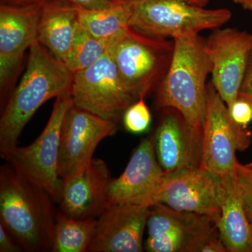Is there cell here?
Wrapping results in <instances>:
<instances>
[{"mask_svg":"<svg viewBox=\"0 0 252 252\" xmlns=\"http://www.w3.org/2000/svg\"><path fill=\"white\" fill-rule=\"evenodd\" d=\"M29 51L26 72L1 109V158L17 146L23 128L37 109L72 87L74 74L38 40L32 44Z\"/></svg>","mask_w":252,"mask_h":252,"instance_id":"obj_1","label":"cell"},{"mask_svg":"<svg viewBox=\"0 0 252 252\" xmlns=\"http://www.w3.org/2000/svg\"><path fill=\"white\" fill-rule=\"evenodd\" d=\"M54 203L9 163L0 167V223L24 251L52 250L58 213Z\"/></svg>","mask_w":252,"mask_h":252,"instance_id":"obj_2","label":"cell"},{"mask_svg":"<svg viewBox=\"0 0 252 252\" xmlns=\"http://www.w3.org/2000/svg\"><path fill=\"white\" fill-rule=\"evenodd\" d=\"M174 39L170 67L155 91L156 109H177L193 127L203 130L207 107V77L212 72L206 39L199 34Z\"/></svg>","mask_w":252,"mask_h":252,"instance_id":"obj_3","label":"cell"},{"mask_svg":"<svg viewBox=\"0 0 252 252\" xmlns=\"http://www.w3.org/2000/svg\"><path fill=\"white\" fill-rule=\"evenodd\" d=\"M174 46V39L131 26L111 46L121 79L136 98H145L157 90L170 67Z\"/></svg>","mask_w":252,"mask_h":252,"instance_id":"obj_4","label":"cell"},{"mask_svg":"<svg viewBox=\"0 0 252 252\" xmlns=\"http://www.w3.org/2000/svg\"><path fill=\"white\" fill-rule=\"evenodd\" d=\"M72 104L71 90L58 96L40 135L29 146H16L2 157L32 183L49 194L54 203L59 204L63 187L59 174L61 128L66 113Z\"/></svg>","mask_w":252,"mask_h":252,"instance_id":"obj_5","label":"cell"},{"mask_svg":"<svg viewBox=\"0 0 252 252\" xmlns=\"http://www.w3.org/2000/svg\"><path fill=\"white\" fill-rule=\"evenodd\" d=\"M231 16L230 10L205 9L185 0H135L130 26L151 35L175 39L221 27Z\"/></svg>","mask_w":252,"mask_h":252,"instance_id":"obj_6","label":"cell"},{"mask_svg":"<svg viewBox=\"0 0 252 252\" xmlns=\"http://www.w3.org/2000/svg\"><path fill=\"white\" fill-rule=\"evenodd\" d=\"M252 138V131L233 122L215 86L207 84L200 167L216 177L235 173L239 162L236 152L246 150Z\"/></svg>","mask_w":252,"mask_h":252,"instance_id":"obj_7","label":"cell"},{"mask_svg":"<svg viewBox=\"0 0 252 252\" xmlns=\"http://www.w3.org/2000/svg\"><path fill=\"white\" fill-rule=\"evenodd\" d=\"M71 94L76 107L116 123L138 100L124 86L111 47L91 67L74 74Z\"/></svg>","mask_w":252,"mask_h":252,"instance_id":"obj_8","label":"cell"},{"mask_svg":"<svg viewBox=\"0 0 252 252\" xmlns=\"http://www.w3.org/2000/svg\"><path fill=\"white\" fill-rule=\"evenodd\" d=\"M146 228L144 249L149 252H200L218 230L211 217L177 211L161 203L149 207Z\"/></svg>","mask_w":252,"mask_h":252,"instance_id":"obj_9","label":"cell"},{"mask_svg":"<svg viewBox=\"0 0 252 252\" xmlns=\"http://www.w3.org/2000/svg\"><path fill=\"white\" fill-rule=\"evenodd\" d=\"M117 123L98 117L72 104L63 120L59 174L63 182L72 179L94 159L101 141L114 135Z\"/></svg>","mask_w":252,"mask_h":252,"instance_id":"obj_10","label":"cell"},{"mask_svg":"<svg viewBox=\"0 0 252 252\" xmlns=\"http://www.w3.org/2000/svg\"><path fill=\"white\" fill-rule=\"evenodd\" d=\"M44 3L24 6L0 5L1 109L11 94L21 69L23 55L37 40L38 23Z\"/></svg>","mask_w":252,"mask_h":252,"instance_id":"obj_11","label":"cell"},{"mask_svg":"<svg viewBox=\"0 0 252 252\" xmlns=\"http://www.w3.org/2000/svg\"><path fill=\"white\" fill-rule=\"evenodd\" d=\"M212 84L227 107L238 98L252 51V34L235 28H217L206 39Z\"/></svg>","mask_w":252,"mask_h":252,"instance_id":"obj_12","label":"cell"},{"mask_svg":"<svg viewBox=\"0 0 252 252\" xmlns=\"http://www.w3.org/2000/svg\"><path fill=\"white\" fill-rule=\"evenodd\" d=\"M153 140L158 162L165 175L200 167L203 130L190 125L177 109H161Z\"/></svg>","mask_w":252,"mask_h":252,"instance_id":"obj_13","label":"cell"},{"mask_svg":"<svg viewBox=\"0 0 252 252\" xmlns=\"http://www.w3.org/2000/svg\"><path fill=\"white\" fill-rule=\"evenodd\" d=\"M164 172L154 150L153 135L141 141L124 172L112 179L108 190V206L135 204L151 207L161 185Z\"/></svg>","mask_w":252,"mask_h":252,"instance_id":"obj_14","label":"cell"},{"mask_svg":"<svg viewBox=\"0 0 252 252\" xmlns=\"http://www.w3.org/2000/svg\"><path fill=\"white\" fill-rule=\"evenodd\" d=\"M149 207L135 204L109 205L97 219L88 252H141Z\"/></svg>","mask_w":252,"mask_h":252,"instance_id":"obj_15","label":"cell"},{"mask_svg":"<svg viewBox=\"0 0 252 252\" xmlns=\"http://www.w3.org/2000/svg\"><path fill=\"white\" fill-rule=\"evenodd\" d=\"M156 203L163 204L177 211L207 215L218 221L220 210L217 177L201 167L165 175Z\"/></svg>","mask_w":252,"mask_h":252,"instance_id":"obj_16","label":"cell"},{"mask_svg":"<svg viewBox=\"0 0 252 252\" xmlns=\"http://www.w3.org/2000/svg\"><path fill=\"white\" fill-rule=\"evenodd\" d=\"M112 180L105 162L93 159L82 171L63 182L60 211L77 220H96L108 207Z\"/></svg>","mask_w":252,"mask_h":252,"instance_id":"obj_17","label":"cell"},{"mask_svg":"<svg viewBox=\"0 0 252 252\" xmlns=\"http://www.w3.org/2000/svg\"><path fill=\"white\" fill-rule=\"evenodd\" d=\"M216 177L220 238L228 252H252V226L244 210L237 171Z\"/></svg>","mask_w":252,"mask_h":252,"instance_id":"obj_18","label":"cell"},{"mask_svg":"<svg viewBox=\"0 0 252 252\" xmlns=\"http://www.w3.org/2000/svg\"><path fill=\"white\" fill-rule=\"evenodd\" d=\"M79 25L77 8L46 0L38 23L37 40L64 64Z\"/></svg>","mask_w":252,"mask_h":252,"instance_id":"obj_19","label":"cell"},{"mask_svg":"<svg viewBox=\"0 0 252 252\" xmlns=\"http://www.w3.org/2000/svg\"><path fill=\"white\" fill-rule=\"evenodd\" d=\"M135 0H116L99 10L78 9L81 27L103 40H116L130 27Z\"/></svg>","mask_w":252,"mask_h":252,"instance_id":"obj_20","label":"cell"},{"mask_svg":"<svg viewBox=\"0 0 252 252\" xmlns=\"http://www.w3.org/2000/svg\"><path fill=\"white\" fill-rule=\"evenodd\" d=\"M96 220H77L58 212L52 250L54 252H88L95 230Z\"/></svg>","mask_w":252,"mask_h":252,"instance_id":"obj_21","label":"cell"},{"mask_svg":"<svg viewBox=\"0 0 252 252\" xmlns=\"http://www.w3.org/2000/svg\"><path fill=\"white\" fill-rule=\"evenodd\" d=\"M119 39L116 40L97 39L79 25L64 64L73 74L81 72L97 62Z\"/></svg>","mask_w":252,"mask_h":252,"instance_id":"obj_22","label":"cell"},{"mask_svg":"<svg viewBox=\"0 0 252 252\" xmlns=\"http://www.w3.org/2000/svg\"><path fill=\"white\" fill-rule=\"evenodd\" d=\"M152 121V114L144 97L134 102L123 115L126 130L133 134L143 133L148 130Z\"/></svg>","mask_w":252,"mask_h":252,"instance_id":"obj_23","label":"cell"},{"mask_svg":"<svg viewBox=\"0 0 252 252\" xmlns=\"http://www.w3.org/2000/svg\"><path fill=\"white\" fill-rule=\"evenodd\" d=\"M237 176L241 190L244 210L252 226V171L245 165L238 162Z\"/></svg>","mask_w":252,"mask_h":252,"instance_id":"obj_24","label":"cell"},{"mask_svg":"<svg viewBox=\"0 0 252 252\" xmlns=\"http://www.w3.org/2000/svg\"><path fill=\"white\" fill-rule=\"evenodd\" d=\"M230 117L233 122L241 127L248 128L249 124L252 121V106L244 100L237 98L231 105L228 107Z\"/></svg>","mask_w":252,"mask_h":252,"instance_id":"obj_25","label":"cell"},{"mask_svg":"<svg viewBox=\"0 0 252 252\" xmlns=\"http://www.w3.org/2000/svg\"><path fill=\"white\" fill-rule=\"evenodd\" d=\"M238 98L247 101L252 106V51L239 89Z\"/></svg>","mask_w":252,"mask_h":252,"instance_id":"obj_26","label":"cell"},{"mask_svg":"<svg viewBox=\"0 0 252 252\" xmlns=\"http://www.w3.org/2000/svg\"><path fill=\"white\" fill-rule=\"evenodd\" d=\"M63 4L74 6L78 9L99 10L112 4L116 0H56Z\"/></svg>","mask_w":252,"mask_h":252,"instance_id":"obj_27","label":"cell"},{"mask_svg":"<svg viewBox=\"0 0 252 252\" xmlns=\"http://www.w3.org/2000/svg\"><path fill=\"white\" fill-rule=\"evenodd\" d=\"M23 250L14 237L10 234L2 223H0V252H19Z\"/></svg>","mask_w":252,"mask_h":252,"instance_id":"obj_28","label":"cell"},{"mask_svg":"<svg viewBox=\"0 0 252 252\" xmlns=\"http://www.w3.org/2000/svg\"><path fill=\"white\" fill-rule=\"evenodd\" d=\"M46 0H0L1 4L12 5V6H32L43 4Z\"/></svg>","mask_w":252,"mask_h":252,"instance_id":"obj_29","label":"cell"},{"mask_svg":"<svg viewBox=\"0 0 252 252\" xmlns=\"http://www.w3.org/2000/svg\"><path fill=\"white\" fill-rule=\"evenodd\" d=\"M235 3L240 5L244 9L252 11V0H233Z\"/></svg>","mask_w":252,"mask_h":252,"instance_id":"obj_30","label":"cell"},{"mask_svg":"<svg viewBox=\"0 0 252 252\" xmlns=\"http://www.w3.org/2000/svg\"><path fill=\"white\" fill-rule=\"evenodd\" d=\"M185 1L202 6H205L208 3V0H185Z\"/></svg>","mask_w":252,"mask_h":252,"instance_id":"obj_31","label":"cell"},{"mask_svg":"<svg viewBox=\"0 0 252 252\" xmlns=\"http://www.w3.org/2000/svg\"><path fill=\"white\" fill-rule=\"evenodd\" d=\"M245 166L248 167V168L250 169V170H251L252 171V162H250V163L246 164V165H245Z\"/></svg>","mask_w":252,"mask_h":252,"instance_id":"obj_32","label":"cell"}]
</instances>
